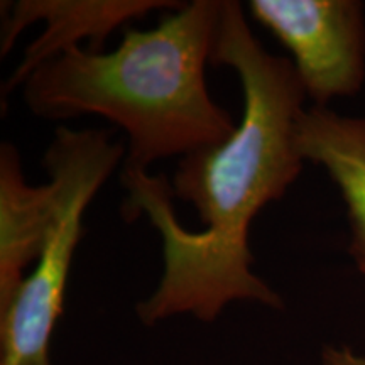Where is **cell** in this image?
Instances as JSON below:
<instances>
[{
  "label": "cell",
  "instance_id": "7a4b0ae2",
  "mask_svg": "<svg viewBox=\"0 0 365 365\" xmlns=\"http://www.w3.org/2000/svg\"><path fill=\"white\" fill-rule=\"evenodd\" d=\"M220 11L222 0L182 2L153 29H125L113 51L59 54L22 83L27 110L44 120L105 118L127 134L122 166L132 170L223 143L237 122L205 75Z\"/></svg>",
  "mask_w": 365,
  "mask_h": 365
},
{
  "label": "cell",
  "instance_id": "5b68a950",
  "mask_svg": "<svg viewBox=\"0 0 365 365\" xmlns=\"http://www.w3.org/2000/svg\"><path fill=\"white\" fill-rule=\"evenodd\" d=\"M182 2L168 0H17L2 2L0 54L12 51L19 34L43 22L44 29L24 49L19 65L2 86V97L21 88L33 73L70 49L90 41V51H102L113 31L154 11H175Z\"/></svg>",
  "mask_w": 365,
  "mask_h": 365
},
{
  "label": "cell",
  "instance_id": "8992f818",
  "mask_svg": "<svg viewBox=\"0 0 365 365\" xmlns=\"http://www.w3.org/2000/svg\"><path fill=\"white\" fill-rule=\"evenodd\" d=\"M298 145L304 163L322 168L339 190L349 222V254L365 279V115L309 105L299 118Z\"/></svg>",
  "mask_w": 365,
  "mask_h": 365
},
{
  "label": "cell",
  "instance_id": "ba28073f",
  "mask_svg": "<svg viewBox=\"0 0 365 365\" xmlns=\"http://www.w3.org/2000/svg\"><path fill=\"white\" fill-rule=\"evenodd\" d=\"M318 365H365V355L350 345H325L319 352Z\"/></svg>",
  "mask_w": 365,
  "mask_h": 365
},
{
  "label": "cell",
  "instance_id": "3957f363",
  "mask_svg": "<svg viewBox=\"0 0 365 365\" xmlns=\"http://www.w3.org/2000/svg\"><path fill=\"white\" fill-rule=\"evenodd\" d=\"M125 153V144L113 143L107 130L61 125L54 132L43 166L56 212L33 271L0 308V365H53L51 339L65 309L83 217Z\"/></svg>",
  "mask_w": 365,
  "mask_h": 365
},
{
  "label": "cell",
  "instance_id": "52a82bcc",
  "mask_svg": "<svg viewBox=\"0 0 365 365\" xmlns=\"http://www.w3.org/2000/svg\"><path fill=\"white\" fill-rule=\"evenodd\" d=\"M54 212V186L29 185L16 145L0 144V308L38 261Z\"/></svg>",
  "mask_w": 365,
  "mask_h": 365
},
{
  "label": "cell",
  "instance_id": "277c9868",
  "mask_svg": "<svg viewBox=\"0 0 365 365\" xmlns=\"http://www.w3.org/2000/svg\"><path fill=\"white\" fill-rule=\"evenodd\" d=\"M252 21L289 53L312 107L355 97L365 83V7L359 0H250Z\"/></svg>",
  "mask_w": 365,
  "mask_h": 365
},
{
  "label": "cell",
  "instance_id": "6da1fadb",
  "mask_svg": "<svg viewBox=\"0 0 365 365\" xmlns=\"http://www.w3.org/2000/svg\"><path fill=\"white\" fill-rule=\"evenodd\" d=\"M212 65L230 68L240 83L232 135L180 159L171 181L120 168L125 220L144 215L163 244L161 277L135 304L145 327L176 317L213 323L237 301L284 309L254 272L249 234L259 212L303 171L298 125L308 98L289 59L264 48L235 0H222Z\"/></svg>",
  "mask_w": 365,
  "mask_h": 365
}]
</instances>
